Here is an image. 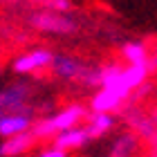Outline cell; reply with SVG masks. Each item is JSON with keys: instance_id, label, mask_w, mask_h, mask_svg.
<instances>
[{"instance_id": "30bf717a", "label": "cell", "mask_w": 157, "mask_h": 157, "mask_svg": "<svg viewBox=\"0 0 157 157\" xmlns=\"http://www.w3.org/2000/svg\"><path fill=\"white\" fill-rule=\"evenodd\" d=\"M151 52L144 40H126L121 45V59L128 65H153L151 63Z\"/></svg>"}, {"instance_id": "277c9868", "label": "cell", "mask_w": 157, "mask_h": 157, "mask_svg": "<svg viewBox=\"0 0 157 157\" xmlns=\"http://www.w3.org/2000/svg\"><path fill=\"white\" fill-rule=\"evenodd\" d=\"M34 110L27 105L23 110L16 112H7V115H0V135L5 139L18 137V135H25L34 128Z\"/></svg>"}, {"instance_id": "8fae6325", "label": "cell", "mask_w": 157, "mask_h": 157, "mask_svg": "<svg viewBox=\"0 0 157 157\" xmlns=\"http://www.w3.org/2000/svg\"><path fill=\"white\" fill-rule=\"evenodd\" d=\"M36 135L32 130L25 132V135H18V137H11V139H5L0 144V155L2 157H18V155H25L29 148L36 144Z\"/></svg>"}, {"instance_id": "2e32d148", "label": "cell", "mask_w": 157, "mask_h": 157, "mask_svg": "<svg viewBox=\"0 0 157 157\" xmlns=\"http://www.w3.org/2000/svg\"><path fill=\"white\" fill-rule=\"evenodd\" d=\"M38 157H67V153L61 151V148H56V146H49V148H43L38 153Z\"/></svg>"}, {"instance_id": "6da1fadb", "label": "cell", "mask_w": 157, "mask_h": 157, "mask_svg": "<svg viewBox=\"0 0 157 157\" xmlns=\"http://www.w3.org/2000/svg\"><path fill=\"white\" fill-rule=\"evenodd\" d=\"M83 117H85L83 105L70 103V105H65V108L56 110L54 115H47V117L38 119L36 124H34L32 132L36 135V139H43V137H52L54 139L59 132H65V130H70V128H74L78 124V119H83Z\"/></svg>"}, {"instance_id": "ffe728a7", "label": "cell", "mask_w": 157, "mask_h": 157, "mask_svg": "<svg viewBox=\"0 0 157 157\" xmlns=\"http://www.w3.org/2000/svg\"><path fill=\"white\" fill-rule=\"evenodd\" d=\"M146 157H157V153H153V151H151V153H148Z\"/></svg>"}, {"instance_id": "4fadbf2b", "label": "cell", "mask_w": 157, "mask_h": 157, "mask_svg": "<svg viewBox=\"0 0 157 157\" xmlns=\"http://www.w3.org/2000/svg\"><path fill=\"white\" fill-rule=\"evenodd\" d=\"M112 128H115V117L112 115H101V112H92L88 117V124H85V130H88L90 139L103 137V135H108Z\"/></svg>"}, {"instance_id": "ba28073f", "label": "cell", "mask_w": 157, "mask_h": 157, "mask_svg": "<svg viewBox=\"0 0 157 157\" xmlns=\"http://www.w3.org/2000/svg\"><path fill=\"white\" fill-rule=\"evenodd\" d=\"M126 99H121L117 92L112 90H97L90 99V110L92 112H101V115H112L124 108Z\"/></svg>"}, {"instance_id": "5bb4252c", "label": "cell", "mask_w": 157, "mask_h": 157, "mask_svg": "<svg viewBox=\"0 0 157 157\" xmlns=\"http://www.w3.org/2000/svg\"><path fill=\"white\" fill-rule=\"evenodd\" d=\"M126 67H121L119 63H105L101 65V88L110 90V88H117L124 78Z\"/></svg>"}, {"instance_id": "ac0fdd59", "label": "cell", "mask_w": 157, "mask_h": 157, "mask_svg": "<svg viewBox=\"0 0 157 157\" xmlns=\"http://www.w3.org/2000/svg\"><path fill=\"white\" fill-rule=\"evenodd\" d=\"M151 117H153V121H155V126H157V108H153V110H151Z\"/></svg>"}, {"instance_id": "8992f818", "label": "cell", "mask_w": 157, "mask_h": 157, "mask_svg": "<svg viewBox=\"0 0 157 157\" xmlns=\"http://www.w3.org/2000/svg\"><path fill=\"white\" fill-rule=\"evenodd\" d=\"M85 70H88V65L83 61H78L76 56H70V54H56L54 65H52L54 76L63 78V81H78V83H81Z\"/></svg>"}, {"instance_id": "9c48e42d", "label": "cell", "mask_w": 157, "mask_h": 157, "mask_svg": "<svg viewBox=\"0 0 157 157\" xmlns=\"http://www.w3.org/2000/svg\"><path fill=\"white\" fill-rule=\"evenodd\" d=\"M88 139H90V135H88V130H85V126H74V128H70V130H65V132L56 135V137L52 139V146L70 153V151L81 148Z\"/></svg>"}, {"instance_id": "44dd1931", "label": "cell", "mask_w": 157, "mask_h": 157, "mask_svg": "<svg viewBox=\"0 0 157 157\" xmlns=\"http://www.w3.org/2000/svg\"><path fill=\"white\" fill-rule=\"evenodd\" d=\"M5 2H18V0H5Z\"/></svg>"}, {"instance_id": "e0dca14e", "label": "cell", "mask_w": 157, "mask_h": 157, "mask_svg": "<svg viewBox=\"0 0 157 157\" xmlns=\"http://www.w3.org/2000/svg\"><path fill=\"white\" fill-rule=\"evenodd\" d=\"M151 63H153V67H157V47L153 49V56H151Z\"/></svg>"}, {"instance_id": "7a4b0ae2", "label": "cell", "mask_w": 157, "mask_h": 157, "mask_svg": "<svg viewBox=\"0 0 157 157\" xmlns=\"http://www.w3.org/2000/svg\"><path fill=\"white\" fill-rule=\"evenodd\" d=\"M27 23H29L32 29H36L40 34H72L76 29V23L70 16L54 13V11H47V9L32 11L27 16Z\"/></svg>"}, {"instance_id": "3957f363", "label": "cell", "mask_w": 157, "mask_h": 157, "mask_svg": "<svg viewBox=\"0 0 157 157\" xmlns=\"http://www.w3.org/2000/svg\"><path fill=\"white\" fill-rule=\"evenodd\" d=\"M54 59H56V54H52L49 49L36 47V49H29V52L16 56L11 61V72L13 74H36V72H43L47 67L52 70Z\"/></svg>"}, {"instance_id": "7c38bea8", "label": "cell", "mask_w": 157, "mask_h": 157, "mask_svg": "<svg viewBox=\"0 0 157 157\" xmlns=\"http://www.w3.org/2000/svg\"><path fill=\"white\" fill-rule=\"evenodd\" d=\"M137 146H139V137L132 130L121 132L119 137L112 141L108 157H132L135 153H137Z\"/></svg>"}, {"instance_id": "9a60e30c", "label": "cell", "mask_w": 157, "mask_h": 157, "mask_svg": "<svg viewBox=\"0 0 157 157\" xmlns=\"http://www.w3.org/2000/svg\"><path fill=\"white\" fill-rule=\"evenodd\" d=\"M43 9L67 16V13L72 11V0H45V2H43Z\"/></svg>"}, {"instance_id": "5b68a950", "label": "cell", "mask_w": 157, "mask_h": 157, "mask_svg": "<svg viewBox=\"0 0 157 157\" xmlns=\"http://www.w3.org/2000/svg\"><path fill=\"white\" fill-rule=\"evenodd\" d=\"M124 119L139 139H146L148 144H151L153 139H157V126H155V121L151 117V112H144L141 108L132 105V108L124 110Z\"/></svg>"}, {"instance_id": "d6986e66", "label": "cell", "mask_w": 157, "mask_h": 157, "mask_svg": "<svg viewBox=\"0 0 157 157\" xmlns=\"http://www.w3.org/2000/svg\"><path fill=\"white\" fill-rule=\"evenodd\" d=\"M29 2H38V5H43V2H45V0H29Z\"/></svg>"}, {"instance_id": "52a82bcc", "label": "cell", "mask_w": 157, "mask_h": 157, "mask_svg": "<svg viewBox=\"0 0 157 157\" xmlns=\"http://www.w3.org/2000/svg\"><path fill=\"white\" fill-rule=\"evenodd\" d=\"M27 97H29V88L25 83H11L7 88H2V92H0V110H2V115L27 108Z\"/></svg>"}]
</instances>
